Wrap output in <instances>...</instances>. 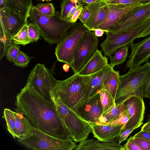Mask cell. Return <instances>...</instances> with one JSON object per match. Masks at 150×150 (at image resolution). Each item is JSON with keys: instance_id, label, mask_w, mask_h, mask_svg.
<instances>
[{"instance_id": "cell-43", "label": "cell", "mask_w": 150, "mask_h": 150, "mask_svg": "<svg viewBox=\"0 0 150 150\" xmlns=\"http://www.w3.org/2000/svg\"><path fill=\"white\" fill-rule=\"evenodd\" d=\"M134 137L139 138L150 141V133L145 131H140L133 136Z\"/></svg>"}, {"instance_id": "cell-11", "label": "cell", "mask_w": 150, "mask_h": 150, "mask_svg": "<svg viewBox=\"0 0 150 150\" xmlns=\"http://www.w3.org/2000/svg\"><path fill=\"white\" fill-rule=\"evenodd\" d=\"M150 16V1L131 11L106 32L117 33L127 31Z\"/></svg>"}, {"instance_id": "cell-24", "label": "cell", "mask_w": 150, "mask_h": 150, "mask_svg": "<svg viewBox=\"0 0 150 150\" xmlns=\"http://www.w3.org/2000/svg\"><path fill=\"white\" fill-rule=\"evenodd\" d=\"M127 110L126 106L123 103H115L101 116L99 119L98 123H106L114 121Z\"/></svg>"}, {"instance_id": "cell-9", "label": "cell", "mask_w": 150, "mask_h": 150, "mask_svg": "<svg viewBox=\"0 0 150 150\" xmlns=\"http://www.w3.org/2000/svg\"><path fill=\"white\" fill-rule=\"evenodd\" d=\"M88 29L83 24L76 23L57 44L55 54L57 60L73 67L74 52L84 33Z\"/></svg>"}, {"instance_id": "cell-52", "label": "cell", "mask_w": 150, "mask_h": 150, "mask_svg": "<svg viewBox=\"0 0 150 150\" xmlns=\"http://www.w3.org/2000/svg\"><path fill=\"white\" fill-rule=\"evenodd\" d=\"M150 122V114L148 116L147 121V122Z\"/></svg>"}, {"instance_id": "cell-10", "label": "cell", "mask_w": 150, "mask_h": 150, "mask_svg": "<svg viewBox=\"0 0 150 150\" xmlns=\"http://www.w3.org/2000/svg\"><path fill=\"white\" fill-rule=\"evenodd\" d=\"M92 31L88 29L84 33L74 52L72 69L74 74L84 67L98 49V38Z\"/></svg>"}, {"instance_id": "cell-23", "label": "cell", "mask_w": 150, "mask_h": 150, "mask_svg": "<svg viewBox=\"0 0 150 150\" xmlns=\"http://www.w3.org/2000/svg\"><path fill=\"white\" fill-rule=\"evenodd\" d=\"M13 113L18 135L19 138L27 135L32 128L33 125L28 119L16 108Z\"/></svg>"}, {"instance_id": "cell-37", "label": "cell", "mask_w": 150, "mask_h": 150, "mask_svg": "<svg viewBox=\"0 0 150 150\" xmlns=\"http://www.w3.org/2000/svg\"><path fill=\"white\" fill-rule=\"evenodd\" d=\"M106 4H127L138 3H143L140 0H100Z\"/></svg>"}, {"instance_id": "cell-35", "label": "cell", "mask_w": 150, "mask_h": 150, "mask_svg": "<svg viewBox=\"0 0 150 150\" xmlns=\"http://www.w3.org/2000/svg\"><path fill=\"white\" fill-rule=\"evenodd\" d=\"M28 25L29 35L32 42L38 41L41 36L39 28L36 24L32 22L28 23Z\"/></svg>"}, {"instance_id": "cell-26", "label": "cell", "mask_w": 150, "mask_h": 150, "mask_svg": "<svg viewBox=\"0 0 150 150\" xmlns=\"http://www.w3.org/2000/svg\"><path fill=\"white\" fill-rule=\"evenodd\" d=\"M119 71L114 70L105 84V88L112 95L115 100L118 87L120 77Z\"/></svg>"}, {"instance_id": "cell-28", "label": "cell", "mask_w": 150, "mask_h": 150, "mask_svg": "<svg viewBox=\"0 0 150 150\" xmlns=\"http://www.w3.org/2000/svg\"><path fill=\"white\" fill-rule=\"evenodd\" d=\"M104 85L100 91V101L103 108L102 115L115 104V100L111 94L105 88Z\"/></svg>"}, {"instance_id": "cell-44", "label": "cell", "mask_w": 150, "mask_h": 150, "mask_svg": "<svg viewBox=\"0 0 150 150\" xmlns=\"http://www.w3.org/2000/svg\"><path fill=\"white\" fill-rule=\"evenodd\" d=\"M83 6H81L74 13V14L72 16L71 18L69 21V22L75 23L76 21L82 11L83 8Z\"/></svg>"}, {"instance_id": "cell-42", "label": "cell", "mask_w": 150, "mask_h": 150, "mask_svg": "<svg viewBox=\"0 0 150 150\" xmlns=\"http://www.w3.org/2000/svg\"><path fill=\"white\" fill-rule=\"evenodd\" d=\"M135 129L134 128H132L126 129L122 131L120 135L119 142L121 143L122 142L126 140L128 136Z\"/></svg>"}, {"instance_id": "cell-30", "label": "cell", "mask_w": 150, "mask_h": 150, "mask_svg": "<svg viewBox=\"0 0 150 150\" xmlns=\"http://www.w3.org/2000/svg\"><path fill=\"white\" fill-rule=\"evenodd\" d=\"M82 3L78 0H62L60 4V12L61 19L66 21L67 15L73 8Z\"/></svg>"}, {"instance_id": "cell-5", "label": "cell", "mask_w": 150, "mask_h": 150, "mask_svg": "<svg viewBox=\"0 0 150 150\" xmlns=\"http://www.w3.org/2000/svg\"><path fill=\"white\" fill-rule=\"evenodd\" d=\"M52 100L65 126L70 137L75 142L86 139L92 132L91 125L65 105L60 97L50 92Z\"/></svg>"}, {"instance_id": "cell-51", "label": "cell", "mask_w": 150, "mask_h": 150, "mask_svg": "<svg viewBox=\"0 0 150 150\" xmlns=\"http://www.w3.org/2000/svg\"><path fill=\"white\" fill-rule=\"evenodd\" d=\"M142 2L144 3V2H147L150 1V0H140Z\"/></svg>"}, {"instance_id": "cell-25", "label": "cell", "mask_w": 150, "mask_h": 150, "mask_svg": "<svg viewBox=\"0 0 150 150\" xmlns=\"http://www.w3.org/2000/svg\"><path fill=\"white\" fill-rule=\"evenodd\" d=\"M2 117L6 121L7 129L9 133L14 138H19L16 127L13 111L10 109L5 108L4 110L3 116Z\"/></svg>"}, {"instance_id": "cell-29", "label": "cell", "mask_w": 150, "mask_h": 150, "mask_svg": "<svg viewBox=\"0 0 150 150\" xmlns=\"http://www.w3.org/2000/svg\"><path fill=\"white\" fill-rule=\"evenodd\" d=\"M13 43L25 45L32 42L28 32V24L25 25L12 38Z\"/></svg>"}, {"instance_id": "cell-41", "label": "cell", "mask_w": 150, "mask_h": 150, "mask_svg": "<svg viewBox=\"0 0 150 150\" xmlns=\"http://www.w3.org/2000/svg\"><path fill=\"white\" fill-rule=\"evenodd\" d=\"M143 89L144 97L150 98V71L144 82Z\"/></svg>"}, {"instance_id": "cell-33", "label": "cell", "mask_w": 150, "mask_h": 150, "mask_svg": "<svg viewBox=\"0 0 150 150\" xmlns=\"http://www.w3.org/2000/svg\"><path fill=\"white\" fill-rule=\"evenodd\" d=\"M130 118V116L128 110L122 113L116 120L106 123H100L106 125H115L120 124L123 125L122 131L125 130L127 123Z\"/></svg>"}, {"instance_id": "cell-40", "label": "cell", "mask_w": 150, "mask_h": 150, "mask_svg": "<svg viewBox=\"0 0 150 150\" xmlns=\"http://www.w3.org/2000/svg\"><path fill=\"white\" fill-rule=\"evenodd\" d=\"M90 12L88 5L86 4L83 7V8L81 12L78 19L83 24L87 20L89 17Z\"/></svg>"}, {"instance_id": "cell-31", "label": "cell", "mask_w": 150, "mask_h": 150, "mask_svg": "<svg viewBox=\"0 0 150 150\" xmlns=\"http://www.w3.org/2000/svg\"><path fill=\"white\" fill-rule=\"evenodd\" d=\"M12 39L0 31V59H1L6 55L7 49L12 44Z\"/></svg>"}, {"instance_id": "cell-48", "label": "cell", "mask_w": 150, "mask_h": 150, "mask_svg": "<svg viewBox=\"0 0 150 150\" xmlns=\"http://www.w3.org/2000/svg\"><path fill=\"white\" fill-rule=\"evenodd\" d=\"M150 129V122L145 123L142 127L141 131H146Z\"/></svg>"}, {"instance_id": "cell-22", "label": "cell", "mask_w": 150, "mask_h": 150, "mask_svg": "<svg viewBox=\"0 0 150 150\" xmlns=\"http://www.w3.org/2000/svg\"><path fill=\"white\" fill-rule=\"evenodd\" d=\"M102 51L98 49L93 57L77 74L83 75H91L101 70L108 65V58L102 55Z\"/></svg>"}, {"instance_id": "cell-21", "label": "cell", "mask_w": 150, "mask_h": 150, "mask_svg": "<svg viewBox=\"0 0 150 150\" xmlns=\"http://www.w3.org/2000/svg\"><path fill=\"white\" fill-rule=\"evenodd\" d=\"M33 6L32 0H0V8H8L27 20Z\"/></svg>"}, {"instance_id": "cell-20", "label": "cell", "mask_w": 150, "mask_h": 150, "mask_svg": "<svg viewBox=\"0 0 150 150\" xmlns=\"http://www.w3.org/2000/svg\"><path fill=\"white\" fill-rule=\"evenodd\" d=\"M98 140L84 139L79 142L75 150H124L123 146L117 142H103L101 143Z\"/></svg>"}, {"instance_id": "cell-54", "label": "cell", "mask_w": 150, "mask_h": 150, "mask_svg": "<svg viewBox=\"0 0 150 150\" xmlns=\"http://www.w3.org/2000/svg\"><path fill=\"white\" fill-rule=\"evenodd\" d=\"M41 0L42 1H52V0Z\"/></svg>"}, {"instance_id": "cell-34", "label": "cell", "mask_w": 150, "mask_h": 150, "mask_svg": "<svg viewBox=\"0 0 150 150\" xmlns=\"http://www.w3.org/2000/svg\"><path fill=\"white\" fill-rule=\"evenodd\" d=\"M30 61V57L24 52L20 50L19 53L14 61V65L22 68L28 66Z\"/></svg>"}, {"instance_id": "cell-1", "label": "cell", "mask_w": 150, "mask_h": 150, "mask_svg": "<svg viewBox=\"0 0 150 150\" xmlns=\"http://www.w3.org/2000/svg\"><path fill=\"white\" fill-rule=\"evenodd\" d=\"M15 105L35 128L53 137L70 139L69 133L53 103L44 99L26 84L16 96Z\"/></svg>"}, {"instance_id": "cell-19", "label": "cell", "mask_w": 150, "mask_h": 150, "mask_svg": "<svg viewBox=\"0 0 150 150\" xmlns=\"http://www.w3.org/2000/svg\"><path fill=\"white\" fill-rule=\"evenodd\" d=\"M88 6L90 13L89 17L83 25L90 31L103 19L108 11L107 5L103 2L99 1L90 4Z\"/></svg>"}, {"instance_id": "cell-7", "label": "cell", "mask_w": 150, "mask_h": 150, "mask_svg": "<svg viewBox=\"0 0 150 150\" xmlns=\"http://www.w3.org/2000/svg\"><path fill=\"white\" fill-rule=\"evenodd\" d=\"M150 23V16L127 31L117 33L107 31L106 37L100 46L105 55L110 58L119 48L130 45Z\"/></svg>"}, {"instance_id": "cell-36", "label": "cell", "mask_w": 150, "mask_h": 150, "mask_svg": "<svg viewBox=\"0 0 150 150\" xmlns=\"http://www.w3.org/2000/svg\"><path fill=\"white\" fill-rule=\"evenodd\" d=\"M20 51V46L14 43L12 44L7 49L6 55L7 59L10 62H14Z\"/></svg>"}, {"instance_id": "cell-16", "label": "cell", "mask_w": 150, "mask_h": 150, "mask_svg": "<svg viewBox=\"0 0 150 150\" xmlns=\"http://www.w3.org/2000/svg\"><path fill=\"white\" fill-rule=\"evenodd\" d=\"M126 106L130 118L127 124L126 129L134 128L135 129L143 124L145 106L143 99L136 96L130 97L123 103Z\"/></svg>"}, {"instance_id": "cell-14", "label": "cell", "mask_w": 150, "mask_h": 150, "mask_svg": "<svg viewBox=\"0 0 150 150\" xmlns=\"http://www.w3.org/2000/svg\"><path fill=\"white\" fill-rule=\"evenodd\" d=\"M113 68L108 64L102 70L94 74L89 84L83 93L77 105V110L89 98L100 92L114 70Z\"/></svg>"}, {"instance_id": "cell-46", "label": "cell", "mask_w": 150, "mask_h": 150, "mask_svg": "<svg viewBox=\"0 0 150 150\" xmlns=\"http://www.w3.org/2000/svg\"><path fill=\"white\" fill-rule=\"evenodd\" d=\"M150 35V23L138 35V38H143Z\"/></svg>"}, {"instance_id": "cell-3", "label": "cell", "mask_w": 150, "mask_h": 150, "mask_svg": "<svg viewBox=\"0 0 150 150\" xmlns=\"http://www.w3.org/2000/svg\"><path fill=\"white\" fill-rule=\"evenodd\" d=\"M150 71V63L148 62L142 66L129 70L125 74L120 75L115 103H123L133 96L143 99L144 84Z\"/></svg>"}, {"instance_id": "cell-15", "label": "cell", "mask_w": 150, "mask_h": 150, "mask_svg": "<svg viewBox=\"0 0 150 150\" xmlns=\"http://www.w3.org/2000/svg\"><path fill=\"white\" fill-rule=\"evenodd\" d=\"M131 52L126 64L129 70L135 69L144 62H149L150 58V35L142 41L130 45Z\"/></svg>"}, {"instance_id": "cell-13", "label": "cell", "mask_w": 150, "mask_h": 150, "mask_svg": "<svg viewBox=\"0 0 150 150\" xmlns=\"http://www.w3.org/2000/svg\"><path fill=\"white\" fill-rule=\"evenodd\" d=\"M144 3L127 4L107 5L108 11L105 17L93 29H99L105 32L117 23L127 13Z\"/></svg>"}, {"instance_id": "cell-49", "label": "cell", "mask_w": 150, "mask_h": 150, "mask_svg": "<svg viewBox=\"0 0 150 150\" xmlns=\"http://www.w3.org/2000/svg\"><path fill=\"white\" fill-rule=\"evenodd\" d=\"M100 0H80L79 1L80 2L85 4H92Z\"/></svg>"}, {"instance_id": "cell-38", "label": "cell", "mask_w": 150, "mask_h": 150, "mask_svg": "<svg viewBox=\"0 0 150 150\" xmlns=\"http://www.w3.org/2000/svg\"><path fill=\"white\" fill-rule=\"evenodd\" d=\"M123 147L124 150H142L134 141L133 136L129 137Z\"/></svg>"}, {"instance_id": "cell-39", "label": "cell", "mask_w": 150, "mask_h": 150, "mask_svg": "<svg viewBox=\"0 0 150 150\" xmlns=\"http://www.w3.org/2000/svg\"><path fill=\"white\" fill-rule=\"evenodd\" d=\"M133 138L136 143L142 150H150V141L134 137Z\"/></svg>"}, {"instance_id": "cell-18", "label": "cell", "mask_w": 150, "mask_h": 150, "mask_svg": "<svg viewBox=\"0 0 150 150\" xmlns=\"http://www.w3.org/2000/svg\"><path fill=\"white\" fill-rule=\"evenodd\" d=\"M94 137L102 142H117L122 132L123 125H106L90 123Z\"/></svg>"}, {"instance_id": "cell-2", "label": "cell", "mask_w": 150, "mask_h": 150, "mask_svg": "<svg viewBox=\"0 0 150 150\" xmlns=\"http://www.w3.org/2000/svg\"><path fill=\"white\" fill-rule=\"evenodd\" d=\"M29 21L38 26L41 36L50 44L58 43L76 23L61 19L57 11L53 16H45L38 11L34 6L31 10Z\"/></svg>"}, {"instance_id": "cell-4", "label": "cell", "mask_w": 150, "mask_h": 150, "mask_svg": "<svg viewBox=\"0 0 150 150\" xmlns=\"http://www.w3.org/2000/svg\"><path fill=\"white\" fill-rule=\"evenodd\" d=\"M94 74L88 75L74 74L64 80H57L50 92L59 96L63 103L77 114V105Z\"/></svg>"}, {"instance_id": "cell-8", "label": "cell", "mask_w": 150, "mask_h": 150, "mask_svg": "<svg viewBox=\"0 0 150 150\" xmlns=\"http://www.w3.org/2000/svg\"><path fill=\"white\" fill-rule=\"evenodd\" d=\"M57 81L45 65L38 63L31 70L26 85L44 99L52 102L50 92Z\"/></svg>"}, {"instance_id": "cell-55", "label": "cell", "mask_w": 150, "mask_h": 150, "mask_svg": "<svg viewBox=\"0 0 150 150\" xmlns=\"http://www.w3.org/2000/svg\"><path fill=\"white\" fill-rule=\"evenodd\" d=\"M80 0H78V1H80Z\"/></svg>"}, {"instance_id": "cell-6", "label": "cell", "mask_w": 150, "mask_h": 150, "mask_svg": "<svg viewBox=\"0 0 150 150\" xmlns=\"http://www.w3.org/2000/svg\"><path fill=\"white\" fill-rule=\"evenodd\" d=\"M70 138L63 140L49 135L33 126L26 135L18 141L29 149L33 150H72L77 146Z\"/></svg>"}, {"instance_id": "cell-53", "label": "cell", "mask_w": 150, "mask_h": 150, "mask_svg": "<svg viewBox=\"0 0 150 150\" xmlns=\"http://www.w3.org/2000/svg\"><path fill=\"white\" fill-rule=\"evenodd\" d=\"M145 131L147 132L150 133V129H149L148 130H146V131Z\"/></svg>"}, {"instance_id": "cell-32", "label": "cell", "mask_w": 150, "mask_h": 150, "mask_svg": "<svg viewBox=\"0 0 150 150\" xmlns=\"http://www.w3.org/2000/svg\"><path fill=\"white\" fill-rule=\"evenodd\" d=\"M35 7L41 13L48 16L54 15L56 11L53 4L51 3L39 4Z\"/></svg>"}, {"instance_id": "cell-50", "label": "cell", "mask_w": 150, "mask_h": 150, "mask_svg": "<svg viewBox=\"0 0 150 150\" xmlns=\"http://www.w3.org/2000/svg\"><path fill=\"white\" fill-rule=\"evenodd\" d=\"M70 65L67 63H65L63 66V68L65 72H67L70 67Z\"/></svg>"}, {"instance_id": "cell-12", "label": "cell", "mask_w": 150, "mask_h": 150, "mask_svg": "<svg viewBox=\"0 0 150 150\" xmlns=\"http://www.w3.org/2000/svg\"><path fill=\"white\" fill-rule=\"evenodd\" d=\"M0 28L2 32L11 38L28 21L14 11L6 8H0Z\"/></svg>"}, {"instance_id": "cell-45", "label": "cell", "mask_w": 150, "mask_h": 150, "mask_svg": "<svg viewBox=\"0 0 150 150\" xmlns=\"http://www.w3.org/2000/svg\"><path fill=\"white\" fill-rule=\"evenodd\" d=\"M84 4V3H82L79 5L75 6L73 7L67 15L66 19V21L67 22H69V21L72 15L80 7V6H81L83 5Z\"/></svg>"}, {"instance_id": "cell-17", "label": "cell", "mask_w": 150, "mask_h": 150, "mask_svg": "<svg viewBox=\"0 0 150 150\" xmlns=\"http://www.w3.org/2000/svg\"><path fill=\"white\" fill-rule=\"evenodd\" d=\"M77 114L90 123H98L103 113L100 92L88 99L77 108Z\"/></svg>"}, {"instance_id": "cell-47", "label": "cell", "mask_w": 150, "mask_h": 150, "mask_svg": "<svg viewBox=\"0 0 150 150\" xmlns=\"http://www.w3.org/2000/svg\"><path fill=\"white\" fill-rule=\"evenodd\" d=\"M93 31H94L95 35L97 37H100L103 35L104 31L99 29H95Z\"/></svg>"}, {"instance_id": "cell-27", "label": "cell", "mask_w": 150, "mask_h": 150, "mask_svg": "<svg viewBox=\"0 0 150 150\" xmlns=\"http://www.w3.org/2000/svg\"><path fill=\"white\" fill-rule=\"evenodd\" d=\"M129 47L127 46L122 47L116 50L110 58L109 64L114 68L116 65L123 63L126 60L128 54Z\"/></svg>"}]
</instances>
